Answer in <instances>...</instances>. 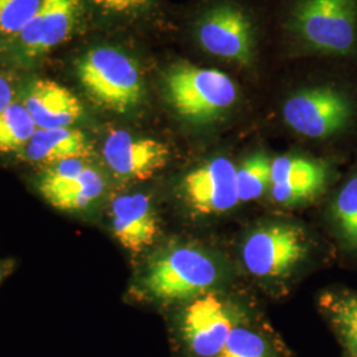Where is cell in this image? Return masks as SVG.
<instances>
[{"mask_svg": "<svg viewBox=\"0 0 357 357\" xmlns=\"http://www.w3.org/2000/svg\"><path fill=\"white\" fill-rule=\"evenodd\" d=\"M77 81L90 100L105 110L128 114L146 97V82L138 61L114 45H96L75 64Z\"/></svg>", "mask_w": 357, "mask_h": 357, "instance_id": "cell-1", "label": "cell"}, {"mask_svg": "<svg viewBox=\"0 0 357 357\" xmlns=\"http://www.w3.org/2000/svg\"><path fill=\"white\" fill-rule=\"evenodd\" d=\"M163 88L171 109L191 125L216 122L238 100L237 85L227 73L181 61L167 68Z\"/></svg>", "mask_w": 357, "mask_h": 357, "instance_id": "cell-2", "label": "cell"}, {"mask_svg": "<svg viewBox=\"0 0 357 357\" xmlns=\"http://www.w3.org/2000/svg\"><path fill=\"white\" fill-rule=\"evenodd\" d=\"M287 26L310 53L335 59L357 54V0H296Z\"/></svg>", "mask_w": 357, "mask_h": 357, "instance_id": "cell-3", "label": "cell"}, {"mask_svg": "<svg viewBox=\"0 0 357 357\" xmlns=\"http://www.w3.org/2000/svg\"><path fill=\"white\" fill-rule=\"evenodd\" d=\"M218 280V265L205 250L176 243L151 257L142 278V287L155 301L190 302L208 293Z\"/></svg>", "mask_w": 357, "mask_h": 357, "instance_id": "cell-4", "label": "cell"}, {"mask_svg": "<svg viewBox=\"0 0 357 357\" xmlns=\"http://www.w3.org/2000/svg\"><path fill=\"white\" fill-rule=\"evenodd\" d=\"M84 0H43L26 29L0 45V56L16 66H32L76 35Z\"/></svg>", "mask_w": 357, "mask_h": 357, "instance_id": "cell-5", "label": "cell"}, {"mask_svg": "<svg viewBox=\"0 0 357 357\" xmlns=\"http://www.w3.org/2000/svg\"><path fill=\"white\" fill-rule=\"evenodd\" d=\"M282 115L296 134L310 139H328L351 126L355 101L348 91L336 85H315L287 98Z\"/></svg>", "mask_w": 357, "mask_h": 357, "instance_id": "cell-6", "label": "cell"}, {"mask_svg": "<svg viewBox=\"0 0 357 357\" xmlns=\"http://www.w3.org/2000/svg\"><path fill=\"white\" fill-rule=\"evenodd\" d=\"M243 312L217 294L205 293L188 302L178 315V344L185 357H217L236 327L245 323Z\"/></svg>", "mask_w": 357, "mask_h": 357, "instance_id": "cell-7", "label": "cell"}, {"mask_svg": "<svg viewBox=\"0 0 357 357\" xmlns=\"http://www.w3.org/2000/svg\"><path fill=\"white\" fill-rule=\"evenodd\" d=\"M195 36L206 53L236 64L250 65L257 51L252 19L233 3H217L197 17Z\"/></svg>", "mask_w": 357, "mask_h": 357, "instance_id": "cell-8", "label": "cell"}, {"mask_svg": "<svg viewBox=\"0 0 357 357\" xmlns=\"http://www.w3.org/2000/svg\"><path fill=\"white\" fill-rule=\"evenodd\" d=\"M308 253L306 233L289 222H271L253 230L243 245L246 270L258 278H277L301 264Z\"/></svg>", "mask_w": 357, "mask_h": 357, "instance_id": "cell-9", "label": "cell"}, {"mask_svg": "<svg viewBox=\"0 0 357 357\" xmlns=\"http://www.w3.org/2000/svg\"><path fill=\"white\" fill-rule=\"evenodd\" d=\"M38 192L53 208L63 212L88 211L102 199L106 178L89 158H75L44 167Z\"/></svg>", "mask_w": 357, "mask_h": 357, "instance_id": "cell-10", "label": "cell"}, {"mask_svg": "<svg viewBox=\"0 0 357 357\" xmlns=\"http://www.w3.org/2000/svg\"><path fill=\"white\" fill-rule=\"evenodd\" d=\"M237 166L227 156H215L195 167L180 181V196L199 216L227 213L240 204Z\"/></svg>", "mask_w": 357, "mask_h": 357, "instance_id": "cell-11", "label": "cell"}, {"mask_svg": "<svg viewBox=\"0 0 357 357\" xmlns=\"http://www.w3.org/2000/svg\"><path fill=\"white\" fill-rule=\"evenodd\" d=\"M101 153L115 178L125 181L153 178L171 158L169 149L163 142L128 130L110 131L103 139Z\"/></svg>", "mask_w": 357, "mask_h": 357, "instance_id": "cell-12", "label": "cell"}, {"mask_svg": "<svg viewBox=\"0 0 357 357\" xmlns=\"http://www.w3.org/2000/svg\"><path fill=\"white\" fill-rule=\"evenodd\" d=\"M331 175L328 163L303 155H281L271 160L270 196L275 204L295 206L318 197Z\"/></svg>", "mask_w": 357, "mask_h": 357, "instance_id": "cell-13", "label": "cell"}, {"mask_svg": "<svg viewBox=\"0 0 357 357\" xmlns=\"http://www.w3.org/2000/svg\"><path fill=\"white\" fill-rule=\"evenodd\" d=\"M110 227L115 240L132 255L149 249L159 234L153 200L142 192L116 196L110 205Z\"/></svg>", "mask_w": 357, "mask_h": 357, "instance_id": "cell-14", "label": "cell"}, {"mask_svg": "<svg viewBox=\"0 0 357 357\" xmlns=\"http://www.w3.org/2000/svg\"><path fill=\"white\" fill-rule=\"evenodd\" d=\"M20 102L38 128H75L85 115L84 105L72 90L47 78L29 81Z\"/></svg>", "mask_w": 357, "mask_h": 357, "instance_id": "cell-15", "label": "cell"}, {"mask_svg": "<svg viewBox=\"0 0 357 357\" xmlns=\"http://www.w3.org/2000/svg\"><path fill=\"white\" fill-rule=\"evenodd\" d=\"M91 143L88 135L77 128H38L22 153L33 165L48 167L59 162L89 158Z\"/></svg>", "mask_w": 357, "mask_h": 357, "instance_id": "cell-16", "label": "cell"}, {"mask_svg": "<svg viewBox=\"0 0 357 357\" xmlns=\"http://www.w3.org/2000/svg\"><path fill=\"white\" fill-rule=\"evenodd\" d=\"M320 305L351 357H357V294H327Z\"/></svg>", "mask_w": 357, "mask_h": 357, "instance_id": "cell-17", "label": "cell"}, {"mask_svg": "<svg viewBox=\"0 0 357 357\" xmlns=\"http://www.w3.org/2000/svg\"><path fill=\"white\" fill-rule=\"evenodd\" d=\"M217 357H282V351L268 332L245 321L230 333Z\"/></svg>", "mask_w": 357, "mask_h": 357, "instance_id": "cell-18", "label": "cell"}, {"mask_svg": "<svg viewBox=\"0 0 357 357\" xmlns=\"http://www.w3.org/2000/svg\"><path fill=\"white\" fill-rule=\"evenodd\" d=\"M38 130L24 105L15 101L0 112V155L23 153Z\"/></svg>", "mask_w": 357, "mask_h": 357, "instance_id": "cell-19", "label": "cell"}, {"mask_svg": "<svg viewBox=\"0 0 357 357\" xmlns=\"http://www.w3.org/2000/svg\"><path fill=\"white\" fill-rule=\"evenodd\" d=\"M271 158L268 153H252L237 166L236 183L240 203H249L262 197L270 190Z\"/></svg>", "mask_w": 357, "mask_h": 357, "instance_id": "cell-20", "label": "cell"}, {"mask_svg": "<svg viewBox=\"0 0 357 357\" xmlns=\"http://www.w3.org/2000/svg\"><path fill=\"white\" fill-rule=\"evenodd\" d=\"M332 215L344 243L357 249V174L337 193Z\"/></svg>", "mask_w": 357, "mask_h": 357, "instance_id": "cell-21", "label": "cell"}, {"mask_svg": "<svg viewBox=\"0 0 357 357\" xmlns=\"http://www.w3.org/2000/svg\"><path fill=\"white\" fill-rule=\"evenodd\" d=\"M41 3L43 0H0V45L26 29Z\"/></svg>", "mask_w": 357, "mask_h": 357, "instance_id": "cell-22", "label": "cell"}, {"mask_svg": "<svg viewBox=\"0 0 357 357\" xmlns=\"http://www.w3.org/2000/svg\"><path fill=\"white\" fill-rule=\"evenodd\" d=\"M101 13L110 16L131 17L146 13L153 0H90Z\"/></svg>", "mask_w": 357, "mask_h": 357, "instance_id": "cell-23", "label": "cell"}, {"mask_svg": "<svg viewBox=\"0 0 357 357\" xmlns=\"http://www.w3.org/2000/svg\"><path fill=\"white\" fill-rule=\"evenodd\" d=\"M16 100V88L13 78L0 72V112L8 107Z\"/></svg>", "mask_w": 357, "mask_h": 357, "instance_id": "cell-24", "label": "cell"}, {"mask_svg": "<svg viewBox=\"0 0 357 357\" xmlns=\"http://www.w3.org/2000/svg\"><path fill=\"white\" fill-rule=\"evenodd\" d=\"M3 280V271H1V265H0V282Z\"/></svg>", "mask_w": 357, "mask_h": 357, "instance_id": "cell-25", "label": "cell"}]
</instances>
